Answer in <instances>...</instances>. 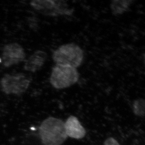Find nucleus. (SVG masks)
<instances>
[{"mask_svg":"<svg viewBox=\"0 0 145 145\" xmlns=\"http://www.w3.org/2000/svg\"><path fill=\"white\" fill-rule=\"evenodd\" d=\"M39 135L44 145H62L68 137L65 122L53 116L47 118L41 123Z\"/></svg>","mask_w":145,"mask_h":145,"instance_id":"obj_1","label":"nucleus"},{"mask_svg":"<svg viewBox=\"0 0 145 145\" xmlns=\"http://www.w3.org/2000/svg\"><path fill=\"white\" fill-rule=\"evenodd\" d=\"M52 59L56 65L76 68L83 62L84 51L76 44H64L54 51Z\"/></svg>","mask_w":145,"mask_h":145,"instance_id":"obj_2","label":"nucleus"},{"mask_svg":"<svg viewBox=\"0 0 145 145\" xmlns=\"http://www.w3.org/2000/svg\"><path fill=\"white\" fill-rule=\"evenodd\" d=\"M79 76L76 68L56 65L52 68L49 81L51 86L56 89H65L76 83Z\"/></svg>","mask_w":145,"mask_h":145,"instance_id":"obj_3","label":"nucleus"},{"mask_svg":"<svg viewBox=\"0 0 145 145\" xmlns=\"http://www.w3.org/2000/svg\"><path fill=\"white\" fill-rule=\"evenodd\" d=\"M30 5L36 11L47 16H71L74 12V9L62 0H34Z\"/></svg>","mask_w":145,"mask_h":145,"instance_id":"obj_4","label":"nucleus"},{"mask_svg":"<svg viewBox=\"0 0 145 145\" xmlns=\"http://www.w3.org/2000/svg\"><path fill=\"white\" fill-rule=\"evenodd\" d=\"M31 83L30 77L22 73L6 74L1 80V90L6 95L23 94L28 89Z\"/></svg>","mask_w":145,"mask_h":145,"instance_id":"obj_5","label":"nucleus"},{"mask_svg":"<svg viewBox=\"0 0 145 145\" xmlns=\"http://www.w3.org/2000/svg\"><path fill=\"white\" fill-rule=\"evenodd\" d=\"M1 58L3 65L5 67H10L25 61L26 53L20 44L11 43L4 46Z\"/></svg>","mask_w":145,"mask_h":145,"instance_id":"obj_6","label":"nucleus"},{"mask_svg":"<svg viewBox=\"0 0 145 145\" xmlns=\"http://www.w3.org/2000/svg\"><path fill=\"white\" fill-rule=\"evenodd\" d=\"M65 127L67 137L80 140L85 137L86 131L79 119L74 116L69 117L65 122Z\"/></svg>","mask_w":145,"mask_h":145,"instance_id":"obj_7","label":"nucleus"},{"mask_svg":"<svg viewBox=\"0 0 145 145\" xmlns=\"http://www.w3.org/2000/svg\"><path fill=\"white\" fill-rule=\"evenodd\" d=\"M47 54L42 50H37L25 60L24 69L26 71L36 72L40 71L45 64Z\"/></svg>","mask_w":145,"mask_h":145,"instance_id":"obj_8","label":"nucleus"},{"mask_svg":"<svg viewBox=\"0 0 145 145\" xmlns=\"http://www.w3.org/2000/svg\"><path fill=\"white\" fill-rule=\"evenodd\" d=\"M133 3L132 0H113L110 3V9L115 16L122 15L129 10Z\"/></svg>","mask_w":145,"mask_h":145,"instance_id":"obj_9","label":"nucleus"},{"mask_svg":"<svg viewBox=\"0 0 145 145\" xmlns=\"http://www.w3.org/2000/svg\"><path fill=\"white\" fill-rule=\"evenodd\" d=\"M132 109L134 115L138 117L145 116V100L138 98L134 100L132 104Z\"/></svg>","mask_w":145,"mask_h":145,"instance_id":"obj_10","label":"nucleus"},{"mask_svg":"<svg viewBox=\"0 0 145 145\" xmlns=\"http://www.w3.org/2000/svg\"><path fill=\"white\" fill-rule=\"evenodd\" d=\"M103 145H121L118 142V141L113 138V137H109L107 138L104 141Z\"/></svg>","mask_w":145,"mask_h":145,"instance_id":"obj_11","label":"nucleus"},{"mask_svg":"<svg viewBox=\"0 0 145 145\" xmlns=\"http://www.w3.org/2000/svg\"><path fill=\"white\" fill-rule=\"evenodd\" d=\"M143 63H144V65H145V51L143 54Z\"/></svg>","mask_w":145,"mask_h":145,"instance_id":"obj_12","label":"nucleus"}]
</instances>
